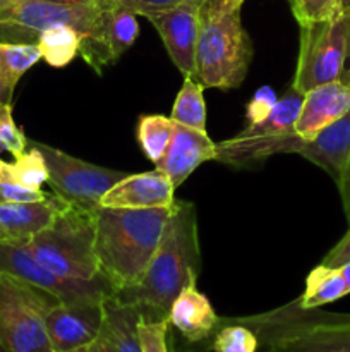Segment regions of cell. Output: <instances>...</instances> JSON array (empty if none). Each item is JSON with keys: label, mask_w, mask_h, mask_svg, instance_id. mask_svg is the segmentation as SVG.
Segmentation results:
<instances>
[{"label": "cell", "mask_w": 350, "mask_h": 352, "mask_svg": "<svg viewBox=\"0 0 350 352\" xmlns=\"http://www.w3.org/2000/svg\"><path fill=\"white\" fill-rule=\"evenodd\" d=\"M201 272L198 213L189 201H175L163 237L134 287L113 294L119 301L132 305L144 322L168 320L172 302L185 285L198 282Z\"/></svg>", "instance_id": "6da1fadb"}, {"label": "cell", "mask_w": 350, "mask_h": 352, "mask_svg": "<svg viewBox=\"0 0 350 352\" xmlns=\"http://www.w3.org/2000/svg\"><path fill=\"white\" fill-rule=\"evenodd\" d=\"M170 208H110L95 212V254L113 292L143 278L167 227Z\"/></svg>", "instance_id": "7a4b0ae2"}, {"label": "cell", "mask_w": 350, "mask_h": 352, "mask_svg": "<svg viewBox=\"0 0 350 352\" xmlns=\"http://www.w3.org/2000/svg\"><path fill=\"white\" fill-rule=\"evenodd\" d=\"M240 9L223 0H202L196 79L205 88L233 89L246 79L253 60V41L242 26Z\"/></svg>", "instance_id": "3957f363"}, {"label": "cell", "mask_w": 350, "mask_h": 352, "mask_svg": "<svg viewBox=\"0 0 350 352\" xmlns=\"http://www.w3.org/2000/svg\"><path fill=\"white\" fill-rule=\"evenodd\" d=\"M43 267L69 280H105L95 254V212L65 203L54 222L24 243Z\"/></svg>", "instance_id": "277c9868"}, {"label": "cell", "mask_w": 350, "mask_h": 352, "mask_svg": "<svg viewBox=\"0 0 350 352\" xmlns=\"http://www.w3.org/2000/svg\"><path fill=\"white\" fill-rule=\"evenodd\" d=\"M299 38L297 67L292 88L301 93L338 81L350 58V2H343L329 19L304 24Z\"/></svg>", "instance_id": "5b68a950"}, {"label": "cell", "mask_w": 350, "mask_h": 352, "mask_svg": "<svg viewBox=\"0 0 350 352\" xmlns=\"http://www.w3.org/2000/svg\"><path fill=\"white\" fill-rule=\"evenodd\" d=\"M302 102L304 93L288 86L266 119L249 124L237 136L216 143V162L249 165L266 160L271 155L297 153L304 144V141L295 134V120L301 112Z\"/></svg>", "instance_id": "8992f818"}, {"label": "cell", "mask_w": 350, "mask_h": 352, "mask_svg": "<svg viewBox=\"0 0 350 352\" xmlns=\"http://www.w3.org/2000/svg\"><path fill=\"white\" fill-rule=\"evenodd\" d=\"M55 302L60 301L0 274V336L10 352H54L45 311Z\"/></svg>", "instance_id": "52a82bcc"}, {"label": "cell", "mask_w": 350, "mask_h": 352, "mask_svg": "<svg viewBox=\"0 0 350 352\" xmlns=\"http://www.w3.org/2000/svg\"><path fill=\"white\" fill-rule=\"evenodd\" d=\"M98 6H75L54 0H14L0 10L2 43H34L41 31L51 26H72L88 38L98 24Z\"/></svg>", "instance_id": "ba28073f"}, {"label": "cell", "mask_w": 350, "mask_h": 352, "mask_svg": "<svg viewBox=\"0 0 350 352\" xmlns=\"http://www.w3.org/2000/svg\"><path fill=\"white\" fill-rule=\"evenodd\" d=\"M30 144L36 146L47 162L48 184L54 195L86 212H96L102 206L103 196L127 175L126 172L79 160L45 143L30 141Z\"/></svg>", "instance_id": "9c48e42d"}, {"label": "cell", "mask_w": 350, "mask_h": 352, "mask_svg": "<svg viewBox=\"0 0 350 352\" xmlns=\"http://www.w3.org/2000/svg\"><path fill=\"white\" fill-rule=\"evenodd\" d=\"M0 274L40 289L65 305L105 302L115 294L106 280H69L54 274L33 256L24 243L0 241Z\"/></svg>", "instance_id": "30bf717a"}, {"label": "cell", "mask_w": 350, "mask_h": 352, "mask_svg": "<svg viewBox=\"0 0 350 352\" xmlns=\"http://www.w3.org/2000/svg\"><path fill=\"white\" fill-rule=\"evenodd\" d=\"M237 322L256 332L264 352H350V329L343 327L290 325L259 316Z\"/></svg>", "instance_id": "8fae6325"}, {"label": "cell", "mask_w": 350, "mask_h": 352, "mask_svg": "<svg viewBox=\"0 0 350 352\" xmlns=\"http://www.w3.org/2000/svg\"><path fill=\"white\" fill-rule=\"evenodd\" d=\"M202 0H182L172 9L151 14L146 19L160 34L175 67L196 79V48L201 28Z\"/></svg>", "instance_id": "7c38bea8"}, {"label": "cell", "mask_w": 350, "mask_h": 352, "mask_svg": "<svg viewBox=\"0 0 350 352\" xmlns=\"http://www.w3.org/2000/svg\"><path fill=\"white\" fill-rule=\"evenodd\" d=\"M54 352L89 347L105 325V302H55L45 311Z\"/></svg>", "instance_id": "4fadbf2b"}, {"label": "cell", "mask_w": 350, "mask_h": 352, "mask_svg": "<svg viewBox=\"0 0 350 352\" xmlns=\"http://www.w3.org/2000/svg\"><path fill=\"white\" fill-rule=\"evenodd\" d=\"M297 155L318 165L333 179L350 222V112L321 131L314 140L304 141Z\"/></svg>", "instance_id": "5bb4252c"}, {"label": "cell", "mask_w": 350, "mask_h": 352, "mask_svg": "<svg viewBox=\"0 0 350 352\" xmlns=\"http://www.w3.org/2000/svg\"><path fill=\"white\" fill-rule=\"evenodd\" d=\"M139 36L137 16L126 9H102L98 24L81 41V57L102 74L103 67L119 60Z\"/></svg>", "instance_id": "9a60e30c"}, {"label": "cell", "mask_w": 350, "mask_h": 352, "mask_svg": "<svg viewBox=\"0 0 350 352\" xmlns=\"http://www.w3.org/2000/svg\"><path fill=\"white\" fill-rule=\"evenodd\" d=\"M350 112V82L345 79L316 86L304 93L301 112L295 120V134L302 141H311L321 131Z\"/></svg>", "instance_id": "2e32d148"}, {"label": "cell", "mask_w": 350, "mask_h": 352, "mask_svg": "<svg viewBox=\"0 0 350 352\" xmlns=\"http://www.w3.org/2000/svg\"><path fill=\"white\" fill-rule=\"evenodd\" d=\"M211 160H216V143H213L208 133L175 124L170 143L156 168L167 174L177 189L199 165Z\"/></svg>", "instance_id": "e0dca14e"}, {"label": "cell", "mask_w": 350, "mask_h": 352, "mask_svg": "<svg viewBox=\"0 0 350 352\" xmlns=\"http://www.w3.org/2000/svg\"><path fill=\"white\" fill-rule=\"evenodd\" d=\"M174 205V184L158 168L127 174L102 199V206L110 208H170Z\"/></svg>", "instance_id": "ac0fdd59"}, {"label": "cell", "mask_w": 350, "mask_h": 352, "mask_svg": "<svg viewBox=\"0 0 350 352\" xmlns=\"http://www.w3.org/2000/svg\"><path fill=\"white\" fill-rule=\"evenodd\" d=\"M64 206L65 201L55 195L36 203L0 201V241L27 243L47 229Z\"/></svg>", "instance_id": "d6986e66"}, {"label": "cell", "mask_w": 350, "mask_h": 352, "mask_svg": "<svg viewBox=\"0 0 350 352\" xmlns=\"http://www.w3.org/2000/svg\"><path fill=\"white\" fill-rule=\"evenodd\" d=\"M198 282L185 285L172 302L168 325L174 327L187 342H202L218 329L220 318L211 302L198 291Z\"/></svg>", "instance_id": "ffe728a7"}, {"label": "cell", "mask_w": 350, "mask_h": 352, "mask_svg": "<svg viewBox=\"0 0 350 352\" xmlns=\"http://www.w3.org/2000/svg\"><path fill=\"white\" fill-rule=\"evenodd\" d=\"M141 315L132 305L110 298L105 301V325L103 332L112 342L115 352H143L139 340Z\"/></svg>", "instance_id": "44dd1931"}, {"label": "cell", "mask_w": 350, "mask_h": 352, "mask_svg": "<svg viewBox=\"0 0 350 352\" xmlns=\"http://www.w3.org/2000/svg\"><path fill=\"white\" fill-rule=\"evenodd\" d=\"M41 60L34 43H2L0 41V105H12L19 79Z\"/></svg>", "instance_id": "7402d4cb"}, {"label": "cell", "mask_w": 350, "mask_h": 352, "mask_svg": "<svg viewBox=\"0 0 350 352\" xmlns=\"http://www.w3.org/2000/svg\"><path fill=\"white\" fill-rule=\"evenodd\" d=\"M347 294H350L349 287L338 268H328L319 263L305 278L304 294L299 298L297 305L302 309L321 308L345 298Z\"/></svg>", "instance_id": "603a6c76"}, {"label": "cell", "mask_w": 350, "mask_h": 352, "mask_svg": "<svg viewBox=\"0 0 350 352\" xmlns=\"http://www.w3.org/2000/svg\"><path fill=\"white\" fill-rule=\"evenodd\" d=\"M82 34L72 26L58 24L41 31L36 47L40 48L41 58L50 67L62 69L71 64L81 50Z\"/></svg>", "instance_id": "cb8c5ba5"}, {"label": "cell", "mask_w": 350, "mask_h": 352, "mask_svg": "<svg viewBox=\"0 0 350 352\" xmlns=\"http://www.w3.org/2000/svg\"><path fill=\"white\" fill-rule=\"evenodd\" d=\"M202 91L205 86L201 82L191 76L184 78V85L172 107L170 119L180 126L206 131V102Z\"/></svg>", "instance_id": "d4e9b609"}, {"label": "cell", "mask_w": 350, "mask_h": 352, "mask_svg": "<svg viewBox=\"0 0 350 352\" xmlns=\"http://www.w3.org/2000/svg\"><path fill=\"white\" fill-rule=\"evenodd\" d=\"M175 122L165 116H143L137 122V141L144 157L154 165L160 162L172 140Z\"/></svg>", "instance_id": "484cf974"}, {"label": "cell", "mask_w": 350, "mask_h": 352, "mask_svg": "<svg viewBox=\"0 0 350 352\" xmlns=\"http://www.w3.org/2000/svg\"><path fill=\"white\" fill-rule=\"evenodd\" d=\"M259 318L275 323H290V325H319V327H343L350 329V313H329L319 308L302 309L297 302L283 306L280 309L261 315Z\"/></svg>", "instance_id": "4316f807"}, {"label": "cell", "mask_w": 350, "mask_h": 352, "mask_svg": "<svg viewBox=\"0 0 350 352\" xmlns=\"http://www.w3.org/2000/svg\"><path fill=\"white\" fill-rule=\"evenodd\" d=\"M10 175L14 181L27 188L41 189L45 182H48V167L43 155L36 146L30 144L27 141V150L23 155L14 158L12 164H7Z\"/></svg>", "instance_id": "83f0119b"}, {"label": "cell", "mask_w": 350, "mask_h": 352, "mask_svg": "<svg viewBox=\"0 0 350 352\" xmlns=\"http://www.w3.org/2000/svg\"><path fill=\"white\" fill-rule=\"evenodd\" d=\"M213 352H257L259 339L250 327L240 322H229L216 332L211 344Z\"/></svg>", "instance_id": "f1b7e54d"}, {"label": "cell", "mask_w": 350, "mask_h": 352, "mask_svg": "<svg viewBox=\"0 0 350 352\" xmlns=\"http://www.w3.org/2000/svg\"><path fill=\"white\" fill-rule=\"evenodd\" d=\"M9 162L0 158V201H9V203H36L43 201L48 196L45 191L36 188H27V186L19 184L14 181L10 175Z\"/></svg>", "instance_id": "f546056e"}, {"label": "cell", "mask_w": 350, "mask_h": 352, "mask_svg": "<svg viewBox=\"0 0 350 352\" xmlns=\"http://www.w3.org/2000/svg\"><path fill=\"white\" fill-rule=\"evenodd\" d=\"M299 26L326 21L340 9L345 0H288Z\"/></svg>", "instance_id": "4dcf8cb0"}, {"label": "cell", "mask_w": 350, "mask_h": 352, "mask_svg": "<svg viewBox=\"0 0 350 352\" xmlns=\"http://www.w3.org/2000/svg\"><path fill=\"white\" fill-rule=\"evenodd\" d=\"M26 150L27 138L14 122L12 105H0V155L7 151L16 158Z\"/></svg>", "instance_id": "1f68e13d"}, {"label": "cell", "mask_w": 350, "mask_h": 352, "mask_svg": "<svg viewBox=\"0 0 350 352\" xmlns=\"http://www.w3.org/2000/svg\"><path fill=\"white\" fill-rule=\"evenodd\" d=\"M182 0H100V9H126L136 16H151L172 9Z\"/></svg>", "instance_id": "d6a6232c"}, {"label": "cell", "mask_w": 350, "mask_h": 352, "mask_svg": "<svg viewBox=\"0 0 350 352\" xmlns=\"http://www.w3.org/2000/svg\"><path fill=\"white\" fill-rule=\"evenodd\" d=\"M168 327H170L168 320H163V322H144V320H139L137 332H139L143 352H168Z\"/></svg>", "instance_id": "836d02e7"}, {"label": "cell", "mask_w": 350, "mask_h": 352, "mask_svg": "<svg viewBox=\"0 0 350 352\" xmlns=\"http://www.w3.org/2000/svg\"><path fill=\"white\" fill-rule=\"evenodd\" d=\"M277 102L278 98L275 89L270 88V86H261V88L253 95L250 102L247 103L246 117L247 120H249V124L259 122V120L266 119L271 113V110L275 109Z\"/></svg>", "instance_id": "e575fe53"}, {"label": "cell", "mask_w": 350, "mask_h": 352, "mask_svg": "<svg viewBox=\"0 0 350 352\" xmlns=\"http://www.w3.org/2000/svg\"><path fill=\"white\" fill-rule=\"evenodd\" d=\"M350 263V229L347 230L345 236L325 254L321 265L328 268H340L343 265Z\"/></svg>", "instance_id": "d590c367"}, {"label": "cell", "mask_w": 350, "mask_h": 352, "mask_svg": "<svg viewBox=\"0 0 350 352\" xmlns=\"http://www.w3.org/2000/svg\"><path fill=\"white\" fill-rule=\"evenodd\" d=\"M89 351L91 352H115L112 342H110V339L106 337V333L103 332V330H102V333H100L98 339H96L95 342L89 346Z\"/></svg>", "instance_id": "8d00e7d4"}, {"label": "cell", "mask_w": 350, "mask_h": 352, "mask_svg": "<svg viewBox=\"0 0 350 352\" xmlns=\"http://www.w3.org/2000/svg\"><path fill=\"white\" fill-rule=\"evenodd\" d=\"M60 3H75V6H98L100 0H54Z\"/></svg>", "instance_id": "74e56055"}, {"label": "cell", "mask_w": 350, "mask_h": 352, "mask_svg": "<svg viewBox=\"0 0 350 352\" xmlns=\"http://www.w3.org/2000/svg\"><path fill=\"white\" fill-rule=\"evenodd\" d=\"M338 270H340V274H342L343 280H345L347 287H349V292H350V263L343 265V267H340Z\"/></svg>", "instance_id": "f35d334b"}, {"label": "cell", "mask_w": 350, "mask_h": 352, "mask_svg": "<svg viewBox=\"0 0 350 352\" xmlns=\"http://www.w3.org/2000/svg\"><path fill=\"white\" fill-rule=\"evenodd\" d=\"M225 3H229V6L232 7H242V3L246 2V0H223Z\"/></svg>", "instance_id": "ab89813d"}, {"label": "cell", "mask_w": 350, "mask_h": 352, "mask_svg": "<svg viewBox=\"0 0 350 352\" xmlns=\"http://www.w3.org/2000/svg\"><path fill=\"white\" fill-rule=\"evenodd\" d=\"M0 352H10V351H9V347L5 346V342H3L2 336H0Z\"/></svg>", "instance_id": "60d3db41"}, {"label": "cell", "mask_w": 350, "mask_h": 352, "mask_svg": "<svg viewBox=\"0 0 350 352\" xmlns=\"http://www.w3.org/2000/svg\"><path fill=\"white\" fill-rule=\"evenodd\" d=\"M14 0H0V10L3 9V7H7L9 6V3H12Z\"/></svg>", "instance_id": "b9f144b4"}, {"label": "cell", "mask_w": 350, "mask_h": 352, "mask_svg": "<svg viewBox=\"0 0 350 352\" xmlns=\"http://www.w3.org/2000/svg\"><path fill=\"white\" fill-rule=\"evenodd\" d=\"M342 79H345L347 82H350V65H349V69H347V71H345V74H343Z\"/></svg>", "instance_id": "7bdbcfd3"}, {"label": "cell", "mask_w": 350, "mask_h": 352, "mask_svg": "<svg viewBox=\"0 0 350 352\" xmlns=\"http://www.w3.org/2000/svg\"><path fill=\"white\" fill-rule=\"evenodd\" d=\"M67 352H91L89 347H81V349H74V351H67Z\"/></svg>", "instance_id": "ee69618b"}]
</instances>
